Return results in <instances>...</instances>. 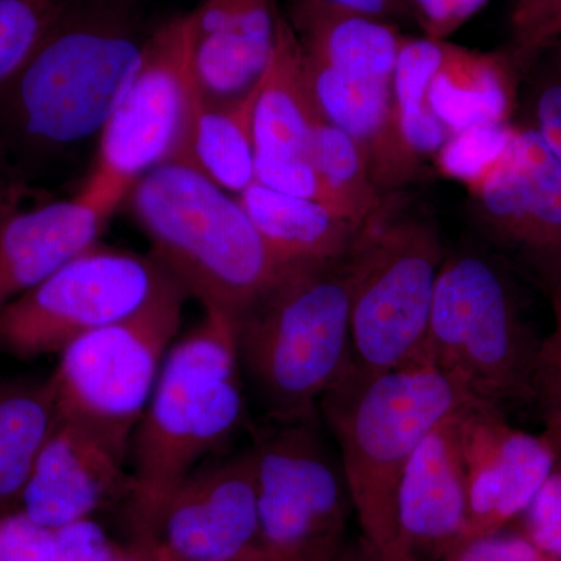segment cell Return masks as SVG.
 I'll return each mask as SVG.
<instances>
[{"label":"cell","instance_id":"6da1fadb","mask_svg":"<svg viewBox=\"0 0 561 561\" xmlns=\"http://www.w3.org/2000/svg\"><path fill=\"white\" fill-rule=\"evenodd\" d=\"M243 387L236 321L205 311L201 323L173 343L133 434L128 500L135 545L147 540L173 491L239 430Z\"/></svg>","mask_w":561,"mask_h":561},{"label":"cell","instance_id":"7a4b0ae2","mask_svg":"<svg viewBox=\"0 0 561 561\" xmlns=\"http://www.w3.org/2000/svg\"><path fill=\"white\" fill-rule=\"evenodd\" d=\"M481 400L427 362L362 375L353 368L319 402L337 443L362 535L383 561H400L397 497L402 471L432 430Z\"/></svg>","mask_w":561,"mask_h":561},{"label":"cell","instance_id":"3957f363","mask_svg":"<svg viewBox=\"0 0 561 561\" xmlns=\"http://www.w3.org/2000/svg\"><path fill=\"white\" fill-rule=\"evenodd\" d=\"M127 198L153 243V256L205 311L238 323L287 271L239 198L190 162L172 160L151 169Z\"/></svg>","mask_w":561,"mask_h":561},{"label":"cell","instance_id":"277c9868","mask_svg":"<svg viewBox=\"0 0 561 561\" xmlns=\"http://www.w3.org/2000/svg\"><path fill=\"white\" fill-rule=\"evenodd\" d=\"M346 256L287 268L236 323L243 382L265 419L317 415L353 367Z\"/></svg>","mask_w":561,"mask_h":561},{"label":"cell","instance_id":"5b68a950","mask_svg":"<svg viewBox=\"0 0 561 561\" xmlns=\"http://www.w3.org/2000/svg\"><path fill=\"white\" fill-rule=\"evenodd\" d=\"M142 55L144 46L124 33L60 27L58 20L0 84V139L50 151L102 133L135 80Z\"/></svg>","mask_w":561,"mask_h":561},{"label":"cell","instance_id":"8992f818","mask_svg":"<svg viewBox=\"0 0 561 561\" xmlns=\"http://www.w3.org/2000/svg\"><path fill=\"white\" fill-rule=\"evenodd\" d=\"M390 195V194H389ZM386 202L362 225L348 256L353 370L419 362L446 250L437 228Z\"/></svg>","mask_w":561,"mask_h":561},{"label":"cell","instance_id":"52a82bcc","mask_svg":"<svg viewBox=\"0 0 561 561\" xmlns=\"http://www.w3.org/2000/svg\"><path fill=\"white\" fill-rule=\"evenodd\" d=\"M541 342L494 262L471 251L446 254L419 362L456 376L481 400L530 402Z\"/></svg>","mask_w":561,"mask_h":561},{"label":"cell","instance_id":"ba28073f","mask_svg":"<svg viewBox=\"0 0 561 561\" xmlns=\"http://www.w3.org/2000/svg\"><path fill=\"white\" fill-rule=\"evenodd\" d=\"M186 295L173 276L138 312L66 346L49 378L60 419L127 463L133 434L179 334Z\"/></svg>","mask_w":561,"mask_h":561},{"label":"cell","instance_id":"9c48e42d","mask_svg":"<svg viewBox=\"0 0 561 561\" xmlns=\"http://www.w3.org/2000/svg\"><path fill=\"white\" fill-rule=\"evenodd\" d=\"M260 511L257 552L273 561H327L348 541L353 500L320 412L262 421L249 446Z\"/></svg>","mask_w":561,"mask_h":561},{"label":"cell","instance_id":"30bf717a","mask_svg":"<svg viewBox=\"0 0 561 561\" xmlns=\"http://www.w3.org/2000/svg\"><path fill=\"white\" fill-rule=\"evenodd\" d=\"M198 94L190 16L176 18L144 46L138 73L101 133L98 162L80 197L113 214L140 176L179 160Z\"/></svg>","mask_w":561,"mask_h":561},{"label":"cell","instance_id":"8fae6325","mask_svg":"<svg viewBox=\"0 0 561 561\" xmlns=\"http://www.w3.org/2000/svg\"><path fill=\"white\" fill-rule=\"evenodd\" d=\"M172 278L154 256L95 243L0 311V354H61L81 335L138 312Z\"/></svg>","mask_w":561,"mask_h":561},{"label":"cell","instance_id":"7c38bea8","mask_svg":"<svg viewBox=\"0 0 561 561\" xmlns=\"http://www.w3.org/2000/svg\"><path fill=\"white\" fill-rule=\"evenodd\" d=\"M468 194L493 241L551 290L561 276V162L535 128L516 125L508 149Z\"/></svg>","mask_w":561,"mask_h":561},{"label":"cell","instance_id":"4fadbf2b","mask_svg":"<svg viewBox=\"0 0 561 561\" xmlns=\"http://www.w3.org/2000/svg\"><path fill=\"white\" fill-rule=\"evenodd\" d=\"M138 546L153 561H241L257 552L260 511L249 449L198 468L173 491Z\"/></svg>","mask_w":561,"mask_h":561},{"label":"cell","instance_id":"5bb4252c","mask_svg":"<svg viewBox=\"0 0 561 561\" xmlns=\"http://www.w3.org/2000/svg\"><path fill=\"white\" fill-rule=\"evenodd\" d=\"M457 434L470 496L463 545L519 518L551 472L557 454L545 434L518 430L500 405L485 400L461 409Z\"/></svg>","mask_w":561,"mask_h":561},{"label":"cell","instance_id":"9a60e30c","mask_svg":"<svg viewBox=\"0 0 561 561\" xmlns=\"http://www.w3.org/2000/svg\"><path fill=\"white\" fill-rule=\"evenodd\" d=\"M319 117L300 41L289 21L279 18L275 47L254 105L256 183L320 205L334 203L311 161L312 133Z\"/></svg>","mask_w":561,"mask_h":561},{"label":"cell","instance_id":"2e32d148","mask_svg":"<svg viewBox=\"0 0 561 561\" xmlns=\"http://www.w3.org/2000/svg\"><path fill=\"white\" fill-rule=\"evenodd\" d=\"M457 415L424 437L402 471L397 497L400 561H443L463 540L470 496Z\"/></svg>","mask_w":561,"mask_h":561},{"label":"cell","instance_id":"e0dca14e","mask_svg":"<svg viewBox=\"0 0 561 561\" xmlns=\"http://www.w3.org/2000/svg\"><path fill=\"white\" fill-rule=\"evenodd\" d=\"M125 465L90 432L61 420L33 465L22 512L49 529L90 518L106 502L130 493Z\"/></svg>","mask_w":561,"mask_h":561},{"label":"cell","instance_id":"ac0fdd59","mask_svg":"<svg viewBox=\"0 0 561 561\" xmlns=\"http://www.w3.org/2000/svg\"><path fill=\"white\" fill-rule=\"evenodd\" d=\"M190 16L192 73L208 101L253 90L275 47L276 0H205Z\"/></svg>","mask_w":561,"mask_h":561},{"label":"cell","instance_id":"d6986e66","mask_svg":"<svg viewBox=\"0 0 561 561\" xmlns=\"http://www.w3.org/2000/svg\"><path fill=\"white\" fill-rule=\"evenodd\" d=\"M305 66L321 116L359 146L379 191L389 195L420 179L423 161L409 149L398 127L391 81L346 76L306 54Z\"/></svg>","mask_w":561,"mask_h":561},{"label":"cell","instance_id":"ffe728a7","mask_svg":"<svg viewBox=\"0 0 561 561\" xmlns=\"http://www.w3.org/2000/svg\"><path fill=\"white\" fill-rule=\"evenodd\" d=\"M111 214L79 194L0 224V311L99 243Z\"/></svg>","mask_w":561,"mask_h":561},{"label":"cell","instance_id":"44dd1931","mask_svg":"<svg viewBox=\"0 0 561 561\" xmlns=\"http://www.w3.org/2000/svg\"><path fill=\"white\" fill-rule=\"evenodd\" d=\"M289 24L312 60L359 79L393 80L405 35L391 22L328 0H295Z\"/></svg>","mask_w":561,"mask_h":561},{"label":"cell","instance_id":"7402d4cb","mask_svg":"<svg viewBox=\"0 0 561 561\" xmlns=\"http://www.w3.org/2000/svg\"><path fill=\"white\" fill-rule=\"evenodd\" d=\"M238 198L284 268L342 260L362 228L320 203L280 194L256 181Z\"/></svg>","mask_w":561,"mask_h":561},{"label":"cell","instance_id":"603a6c76","mask_svg":"<svg viewBox=\"0 0 561 561\" xmlns=\"http://www.w3.org/2000/svg\"><path fill=\"white\" fill-rule=\"evenodd\" d=\"M518 73L511 54L446 43L440 68L431 80L432 110L451 135L476 125L511 124Z\"/></svg>","mask_w":561,"mask_h":561},{"label":"cell","instance_id":"cb8c5ba5","mask_svg":"<svg viewBox=\"0 0 561 561\" xmlns=\"http://www.w3.org/2000/svg\"><path fill=\"white\" fill-rule=\"evenodd\" d=\"M257 91L260 83L230 101H208L198 94L179 158L232 195H241L256 181L253 121Z\"/></svg>","mask_w":561,"mask_h":561},{"label":"cell","instance_id":"d4e9b609","mask_svg":"<svg viewBox=\"0 0 561 561\" xmlns=\"http://www.w3.org/2000/svg\"><path fill=\"white\" fill-rule=\"evenodd\" d=\"M49 379L0 381V505L21 502L36 459L60 424Z\"/></svg>","mask_w":561,"mask_h":561},{"label":"cell","instance_id":"484cf974","mask_svg":"<svg viewBox=\"0 0 561 561\" xmlns=\"http://www.w3.org/2000/svg\"><path fill=\"white\" fill-rule=\"evenodd\" d=\"M446 43L405 36L391 80L398 127L409 149L423 162L426 158L434 160L453 136L435 116L430 101L431 80L440 68Z\"/></svg>","mask_w":561,"mask_h":561},{"label":"cell","instance_id":"4316f807","mask_svg":"<svg viewBox=\"0 0 561 561\" xmlns=\"http://www.w3.org/2000/svg\"><path fill=\"white\" fill-rule=\"evenodd\" d=\"M311 161L356 224L364 225L381 209L387 195L376 187L359 146L321 114L312 133Z\"/></svg>","mask_w":561,"mask_h":561},{"label":"cell","instance_id":"83f0119b","mask_svg":"<svg viewBox=\"0 0 561 561\" xmlns=\"http://www.w3.org/2000/svg\"><path fill=\"white\" fill-rule=\"evenodd\" d=\"M515 131L516 125L511 122L476 125L454 133L435 154V169L445 179L463 184L470 192L501 160Z\"/></svg>","mask_w":561,"mask_h":561},{"label":"cell","instance_id":"f1b7e54d","mask_svg":"<svg viewBox=\"0 0 561 561\" xmlns=\"http://www.w3.org/2000/svg\"><path fill=\"white\" fill-rule=\"evenodd\" d=\"M62 7L65 0H0V84L31 57Z\"/></svg>","mask_w":561,"mask_h":561},{"label":"cell","instance_id":"f546056e","mask_svg":"<svg viewBox=\"0 0 561 561\" xmlns=\"http://www.w3.org/2000/svg\"><path fill=\"white\" fill-rule=\"evenodd\" d=\"M508 22V54L519 69L529 68L561 36V0H511Z\"/></svg>","mask_w":561,"mask_h":561},{"label":"cell","instance_id":"4dcf8cb0","mask_svg":"<svg viewBox=\"0 0 561 561\" xmlns=\"http://www.w3.org/2000/svg\"><path fill=\"white\" fill-rule=\"evenodd\" d=\"M523 531L541 551L561 560V457L519 516Z\"/></svg>","mask_w":561,"mask_h":561},{"label":"cell","instance_id":"1f68e13d","mask_svg":"<svg viewBox=\"0 0 561 561\" xmlns=\"http://www.w3.org/2000/svg\"><path fill=\"white\" fill-rule=\"evenodd\" d=\"M0 561H57L55 530L24 512L7 516L0 522Z\"/></svg>","mask_w":561,"mask_h":561},{"label":"cell","instance_id":"d6a6232c","mask_svg":"<svg viewBox=\"0 0 561 561\" xmlns=\"http://www.w3.org/2000/svg\"><path fill=\"white\" fill-rule=\"evenodd\" d=\"M54 530L57 561H110L122 552L91 518L79 519Z\"/></svg>","mask_w":561,"mask_h":561},{"label":"cell","instance_id":"836d02e7","mask_svg":"<svg viewBox=\"0 0 561 561\" xmlns=\"http://www.w3.org/2000/svg\"><path fill=\"white\" fill-rule=\"evenodd\" d=\"M545 553L526 535L501 530L463 542L443 561H538Z\"/></svg>","mask_w":561,"mask_h":561},{"label":"cell","instance_id":"e575fe53","mask_svg":"<svg viewBox=\"0 0 561 561\" xmlns=\"http://www.w3.org/2000/svg\"><path fill=\"white\" fill-rule=\"evenodd\" d=\"M531 117L534 124L530 127L561 162V69L557 66L552 65V69L535 84Z\"/></svg>","mask_w":561,"mask_h":561},{"label":"cell","instance_id":"d590c367","mask_svg":"<svg viewBox=\"0 0 561 561\" xmlns=\"http://www.w3.org/2000/svg\"><path fill=\"white\" fill-rule=\"evenodd\" d=\"M553 324L538 353L535 390L542 408L561 394V276L551 289Z\"/></svg>","mask_w":561,"mask_h":561},{"label":"cell","instance_id":"8d00e7d4","mask_svg":"<svg viewBox=\"0 0 561 561\" xmlns=\"http://www.w3.org/2000/svg\"><path fill=\"white\" fill-rule=\"evenodd\" d=\"M28 192L20 173L0 154V224L24 208Z\"/></svg>","mask_w":561,"mask_h":561},{"label":"cell","instance_id":"74e56055","mask_svg":"<svg viewBox=\"0 0 561 561\" xmlns=\"http://www.w3.org/2000/svg\"><path fill=\"white\" fill-rule=\"evenodd\" d=\"M328 2L341 3L387 21L391 18L411 16L405 0H328Z\"/></svg>","mask_w":561,"mask_h":561},{"label":"cell","instance_id":"f35d334b","mask_svg":"<svg viewBox=\"0 0 561 561\" xmlns=\"http://www.w3.org/2000/svg\"><path fill=\"white\" fill-rule=\"evenodd\" d=\"M327 561H383L378 551L373 548L370 541L359 535L356 538H348V541L342 546L341 551L334 553Z\"/></svg>","mask_w":561,"mask_h":561},{"label":"cell","instance_id":"ab89813d","mask_svg":"<svg viewBox=\"0 0 561 561\" xmlns=\"http://www.w3.org/2000/svg\"><path fill=\"white\" fill-rule=\"evenodd\" d=\"M446 2L448 0H405L411 16L420 25L423 33L430 31L431 25L437 20Z\"/></svg>","mask_w":561,"mask_h":561},{"label":"cell","instance_id":"60d3db41","mask_svg":"<svg viewBox=\"0 0 561 561\" xmlns=\"http://www.w3.org/2000/svg\"><path fill=\"white\" fill-rule=\"evenodd\" d=\"M546 420V435L557 457H561V394L542 408Z\"/></svg>","mask_w":561,"mask_h":561},{"label":"cell","instance_id":"b9f144b4","mask_svg":"<svg viewBox=\"0 0 561 561\" xmlns=\"http://www.w3.org/2000/svg\"><path fill=\"white\" fill-rule=\"evenodd\" d=\"M110 561H153L151 560L150 552L144 549L142 546L135 545L131 549H124L119 556L114 557Z\"/></svg>","mask_w":561,"mask_h":561},{"label":"cell","instance_id":"7bdbcfd3","mask_svg":"<svg viewBox=\"0 0 561 561\" xmlns=\"http://www.w3.org/2000/svg\"><path fill=\"white\" fill-rule=\"evenodd\" d=\"M551 47L556 49V51H553L552 65L561 69V38L557 39Z\"/></svg>","mask_w":561,"mask_h":561},{"label":"cell","instance_id":"ee69618b","mask_svg":"<svg viewBox=\"0 0 561 561\" xmlns=\"http://www.w3.org/2000/svg\"><path fill=\"white\" fill-rule=\"evenodd\" d=\"M241 561H273L268 559V557L262 556L261 552H254L251 553V556L247 557V559H243Z\"/></svg>","mask_w":561,"mask_h":561},{"label":"cell","instance_id":"f6af8a7d","mask_svg":"<svg viewBox=\"0 0 561 561\" xmlns=\"http://www.w3.org/2000/svg\"><path fill=\"white\" fill-rule=\"evenodd\" d=\"M538 561H561L560 559H557V557L551 556V553H545V556L541 557Z\"/></svg>","mask_w":561,"mask_h":561},{"label":"cell","instance_id":"bcb514c9","mask_svg":"<svg viewBox=\"0 0 561 561\" xmlns=\"http://www.w3.org/2000/svg\"><path fill=\"white\" fill-rule=\"evenodd\" d=\"M560 38H561V36H560Z\"/></svg>","mask_w":561,"mask_h":561}]
</instances>
